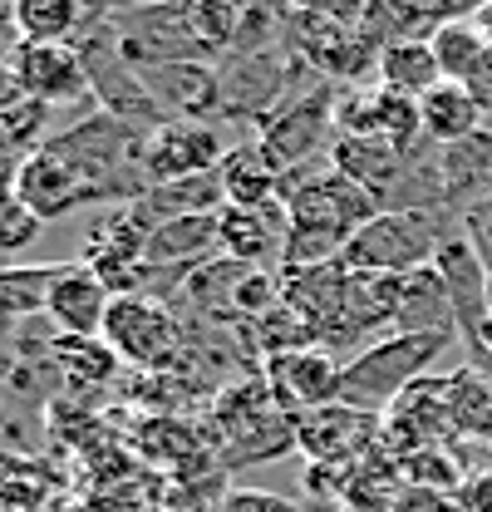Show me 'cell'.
Returning <instances> with one entry per match:
<instances>
[{
    "label": "cell",
    "mask_w": 492,
    "mask_h": 512,
    "mask_svg": "<svg viewBox=\"0 0 492 512\" xmlns=\"http://www.w3.org/2000/svg\"><path fill=\"white\" fill-rule=\"evenodd\" d=\"M207 444L222 468L271 463L286 448H296V419L271 399L261 370L251 380L222 384L207 404Z\"/></svg>",
    "instance_id": "cell-1"
},
{
    "label": "cell",
    "mask_w": 492,
    "mask_h": 512,
    "mask_svg": "<svg viewBox=\"0 0 492 512\" xmlns=\"http://www.w3.org/2000/svg\"><path fill=\"white\" fill-rule=\"evenodd\" d=\"M448 340L453 335H429V330H399V335L374 340L340 365V399L369 414H384L414 380L433 375Z\"/></svg>",
    "instance_id": "cell-2"
},
{
    "label": "cell",
    "mask_w": 492,
    "mask_h": 512,
    "mask_svg": "<svg viewBox=\"0 0 492 512\" xmlns=\"http://www.w3.org/2000/svg\"><path fill=\"white\" fill-rule=\"evenodd\" d=\"M443 247L438 217L424 207H384L379 217H369L365 227L345 242L340 266L345 271H379V276H414L433 266V256Z\"/></svg>",
    "instance_id": "cell-3"
},
{
    "label": "cell",
    "mask_w": 492,
    "mask_h": 512,
    "mask_svg": "<svg viewBox=\"0 0 492 512\" xmlns=\"http://www.w3.org/2000/svg\"><path fill=\"white\" fill-rule=\"evenodd\" d=\"M104 340L114 345L128 370L148 375V370H173L183 365L192 340L187 325L173 306H163L158 296H114V311L104 320Z\"/></svg>",
    "instance_id": "cell-4"
},
{
    "label": "cell",
    "mask_w": 492,
    "mask_h": 512,
    "mask_svg": "<svg viewBox=\"0 0 492 512\" xmlns=\"http://www.w3.org/2000/svg\"><path fill=\"white\" fill-rule=\"evenodd\" d=\"M183 301L192 316L207 320H261L281 301V276H271L266 266H246L232 256H217L207 266H197L183 276Z\"/></svg>",
    "instance_id": "cell-5"
},
{
    "label": "cell",
    "mask_w": 492,
    "mask_h": 512,
    "mask_svg": "<svg viewBox=\"0 0 492 512\" xmlns=\"http://www.w3.org/2000/svg\"><path fill=\"white\" fill-rule=\"evenodd\" d=\"M123 45V60L133 69H153V64H178V60H212L192 30L187 0H133L109 20Z\"/></svg>",
    "instance_id": "cell-6"
},
{
    "label": "cell",
    "mask_w": 492,
    "mask_h": 512,
    "mask_svg": "<svg viewBox=\"0 0 492 512\" xmlns=\"http://www.w3.org/2000/svg\"><path fill=\"white\" fill-rule=\"evenodd\" d=\"M5 60L15 69L25 99H40L50 104L55 114L60 109H99L94 99V79H89V64L79 55L74 40H60V45H40V40H15L5 50Z\"/></svg>",
    "instance_id": "cell-7"
},
{
    "label": "cell",
    "mask_w": 492,
    "mask_h": 512,
    "mask_svg": "<svg viewBox=\"0 0 492 512\" xmlns=\"http://www.w3.org/2000/svg\"><path fill=\"white\" fill-rule=\"evenodd\" d=\"M335 99L330 89H310V94H296L286 99L271 119H261L256 138L266 143V153L296 173V168H310L315 158H330V143H335Z\"/></svg>",
    "instance_id": "cell-8"
},
{
    "label": "cell",
    "mask_w": 492,
    "mask_h": 512,
    "mask_svg": "<svg viewBox=\"0 0 492 512\" xmlns=\"http://www.w3.org/2000/svg\"><path fill=\"white\" fill-rule=\"evenodd\" d=\"M379 439H384V414L355 409L345 399L296 419V453L320 468H355L379 448Z\"/></svg>",
    "instance_id": "cell-9"
},
{
    "label": "cell",
    "mask_w": 492,
    "mask_h": 512,
    "mask_svg": "<svg viewBox=\"0 0 492 512\" xmlns=\"http://www.w3.org/2000/svg\"><path fill=\"white\" fill-rule=\"evenodd\" d=\"M222 158H227V138L207 119H168L153 133H143V178H148V188L217 173Z\"/></svg>",
    "instance_id": "cell-10"
},
{
    "label": "cell",
    "mask_w": 492,
    "mask_h": 512,
    "mask_svg": "<svg viewBox=\"0 0 492 512\" xmlns=\"http://www.w3.org/2000/svg\"><path fill=\"white\" fill-rule=\"evenodd\" d=\"M448 439H458L453 409H448V375L414 380L384 409V439H379V448L394 463H404L409 453H424V448H443Z\"/></svg>",
    "instance_id": "cell-11"
},
{
    "label": "cell",
    "mask_w": 492,
    "mask_h": 512,
    "mask_svg": "<svg viewBox=\"0 0 492 512\" xmlns=\"http://www.w3.org/2000/svg\"><path fill=\"white\" fill-rule=\"evenodd\" d=\"M222 79V119H271L291 99V64L271 50H232L217 60Z\"/></svg>",
    "instance_id": "cell-12"
},
{
    "label": "cell",
    "mask_w": 492,
    "mask_h": 512,
    "mask_svg": "<svg viewBox=\"0 0 492 512\" xmlns=\"http://www.w3.org/2000/svg\"><path fill=\"white\" fill-rule=\"evenodd\" d=\"M261 380L291 419H301V414H315V409L340 399V355L325 345L281 350V355L261 360Z\"/></svg>",
    "instance_id": "cell-13"
},
{
    "label": "cell",
    "mask_w": 492,
    "mask_h": 512,
    "mask_svg": "<svg viewBox=\"0 0 492 512\" xmlns=\"http://www.w3.org/2000/svg\"><path fill=\"white\" fill-rule=\"evenodd\" d=\"M143 89L153 94V104L163 109V119H217L222 114V79L217 60H178V64H153L138 69Z\"/></svg>",
    "instance_id": "cell-14"
},
{
    "label": "cell",
    "mask_w": 492,
    "mask_h": 512,
    "mask_svg": "<svg viewBox=\"0 0 492 512\" xmlns=\"http://www.w3.org/2000/svg\"><path fill=\"white\" fill-rule=\"evenodd\" d=\"M109 311H114V291H109V281L89 261H60L55 266V286H50V301H45V320L60 335H104Z\"/></svg>",
    "instance_id": "cell-15"
},
{
    "label": "cell",
    "mask_w": 492,
    "mask_h": 512,
    "mask_svg": "<svg viewBox=\"0 0 492 512\" xmlns=\"http://www.w3.org/2000/svg\"><path fill=\"white\" fill-rule=\"evenodd\" d=\"M15 197L40 217V222H60L74 207H89L94 197L84 188V178L64 163L55 148H40L20 163V178H15Z\"/></svg>",
    "instance_id": "cell-16"
},
{
    "label": "cell",
    "mask_w": 492,
    "mask_h": 512,
    "mask_svg": "<svg viewBox=\"0 0 492 512\" xmlns=\"http://www.w3.org/2000/svg\"><path fill=\"white\" fill-rule=\"evenodd\" d=\"M325 163L335 173H345L350 183H360L365 192H374L379 202H389L409 173V153H399L394 143H384L374 133H335Z\"/></svg>",
    "instance_id": "cell-17"
},
{
    "label": "cell",
    "mask_w": 492,
    "mask_h": 512,
    "mask_svg": "<svg viewBox=\"0 0 492 512\" xmlns=\"http://www.w3.org/2000/svg\"><path fill=\"white\" fill-rule=\"evenodd\" d=\"M286 202L276 207H222L217 212V237H222V256L246 261V266H266L271 256L286 252Z\"/></svg>",
    "instance_id": "cell-18"
},
{
    "label": "cell",
    "mask_w": 492,
    "mask_h": 512,
    "mask_svg": "<svg viewBox=\"0 0 492 512\" xmlns=\"http://www.w3.org/2000/svg\"><path fill=\"white\" fill-rule=\"evenodd\" d=\"M217 173H222V188H227L232 207H276V202H286V168L266 153L261 138L227 148Z\"/></svg>",
    "instance_id": "cell-19"
},
{
    "label": "cell",
    "mask_w": 492,
    "mask_h": 512,
    "mask_svg": "<svg viewBox=\"0 0 492 512\" xmlns=\"http://www.w3.org/2000/svg\"><path fill=\"white\" fill-rule=\"evenodd\" d=\"M45 355H50V370H55L74 394L104 389V384L119 380V370H123V360L114 355V345H109L104 335H55V345H50Z\"/></svg>",
    "instance_id": "cell-20"
},
{
    "label": "cell",
    "mask_w": 492,
    "mask_h": 512,
    "mask_svg": "<svg viewBox=\"0 0 492 512\" xmlns=\"http://www.w3.org/2000/svg\"><path fill=\"white\" fill-rule=\"evenodd\" d=\"M374 84H384V89H394V94H409V99H424L429 89L443 84V69L433 60L429 50V35H409V40H389V45H379V55H374Z\"/></svg>",
    "instance_id": "cell-21"
},
{
    "label": "cell",
    "mask_w": 492,
    "mask_h": 512,
    "mask_svg": "<svg viewBox=\"0 0 492 512\" xmlns=\"http://www.w3.org/2000/svg\"><path fill=\"white\" fill-rule=\"evenodd\" d=\"M419 119H424V138L438 148H453V143H468L483 133V109L478 99L463 89V84H438L419 99Z\"/></svg>",
    "instance_id": "cell-22"
},
{
    "label": "cell",
    "mask_w": 492,
    "mask_h": 512,
    "mask_svg": "<svg viewBox=\"0 0 492 512\" xmlns=\"http://www.w3.org/2000/svg\"><path fill=\"white\" fill-rule=\"evenodd\" d=\"M404 493H409V483H404L399 463L384 448H374L365 463L350 468L345 493H340V512H399Z\"/></svg>",
    "instance_id": "cell-23"
},
{
    "label": "cell",
    "mask_w": 492,
    "mask_h": 512,
    "mask_svg": "<svg viewBox=\"0 0 492 512\" xmlns=\"http://www.w3.org/2000/svg\"><path fill=\"white\" fill-rule=\"evenodd\" d=\"M143 217L158 227L168 217H202V212H222L227 207V188H222V173H202V178H183V183H163V188H148L138 197Z\"/></svg>",
    "instance_id": "cell-24"
},
{
    "label": "cell",
    "mask_w": 492,
    "mask_h": 512,
    "mask_svg": "<svg viewBox=\"0 0 492 512\" xmlns=\"http://www.w3.org/2000/svg\"><path fill=\"white\" fill-rule=\"evenodd\" d=\"M429 50L448 84H468V74L483 64V55H488L492 45H488V35H483V25L468 15V20H448V25L429 30Z\"/></svg>",
    "instance_id": "cell-25"
},
{
    "label": "cell",
    "mask_w": 492,
    "mask_h": 512,
    "mask_svg": "<svg viewBox=\"0 0 492 512\" xmlns=\"http://www.w3.org/2000/svg\"><path fill=\"white\" fill-rule=\"evenodd\" d=\"M50 286H55V266H0V320L25 325L45 316Z\"/></svg>",
    "instance_id": "cell-26"
},
{
    "label": "cell",
    "mask_w": 492,
    "mask_h": 512,
    "mask_svg": "<svg viewBox=\"0 0 492 512\" xmlns=\"http://www.w3.org/2000/svg\"><path fill=\"white\" fill-rule=\"evenodd\" d=\"M15 30L40 45L74 40L84 30V0H15Z\"/></svg>",
    "instance_id": "cell-27"
},
{
    "label": "cell",
    "mask_w": 492,
    "mask_h": 512,
    "mask_svg": "<svg viewBox=\"0 0 492 512\" xmlns=\"http://www.w3.org/2000/svg\"><path fill=\"white\" fill-rule=\"evenodd\" d=\"M187 15H192V30H197V40H202V50L212 60H222V55L237 50L246 0H187Z\"/></svg>",
    "instance_id": "cell-28"
},
{
    "label": "cell",
    "mask_w": 492,
    "mask_h": 512,
    "mask_svg": "<svg viewBox=\"0 0 492 512\" xmlns=\"http://www.w3.org/2000/svg\"><path fill=\"white\" fill-rule=\"evenodd\" d=\"M448 409H453V429L458 434H478L492 424V380H483L473 365L448 375Z\"/></svg>",
    "instance_id": "cell-29"
},
{
    "label": "cell",
    "mask_w": 492,
    "mask_h": 512,
    "mask_svg": "<svg viewBox=\"0 0 492 512\" xmlns=\"http://www.w3.org/2000/svg\"><path fill=\"white\" fill-rule=\"evenodd\" d=\"M0 133L10 138V148H15L20 158H30V153H40L60 128H55V109H50V104H40V99H20L10 114H0Z\"/></svg>",
    "instance_id": "cell-30"
},
{
    "label": "cell",
    "mask_w": 492,
    "mask_h": 512,
    "mask_svg": "<svg viewBox=\"0 0 492 512\" xmlns=\"http://www.w3.org/2000/svg\"><path fill=\"white\" fill-rule=\"evenodd\" d=\"M399 473H404L409 488H429V493H458V488H463V463L448 453V444L409 453V458L399 463Z\"/></svg>",
    "instance_id": "cell-31"
},
{
    "label": "cell",
    "mask_w": 492,
    "mask_h": 512,
    "mask_svg": "<svg viewBox=\"0 0 492 512\" xmlns=\"http://www.w3.org/2000/svg\"><path fill=\"white\" fill-rule=\"evenodd\" d=\"M40 232H45V222L15 192L0 197V256H15V252H25V247H35Z\"/></svg>",
    "instance_id": "cell-32"
},
{
    "label": "cell",
    "mask_w": 492,
    "mask_h": 512,
    "mask_svg": "<svg viewBox=\"0 0 492 512\" xmlns=\"http://www.w3.org/2000/svg\"><path fill=\"white\" fill-rule=\"evenodd\" d=\"M217 512H306V508L291 503L286 493H271V488H232Z\"/></svg>",
    "instance_id": "cell-33"
},
{
    "label": "cell",
    "mask_w": 492,
    "mask_h": 512,
    "mask_svg": "<svg viewBox=\"0 0 492 512\" xmlns=\"http://www.w3.org/2000/svg\"><path fill=\"white\" fill-rule=\"evenodd\" d=\"M404 5H409V15H414L419 25H429V30L448 25V20H468V15H478L473 0H404Z\"/></svg>",
    "instance_id": "cell-34"
},
{
    "label": "cell",
    "mask_w": 492,
    "mask_h": 512,
    "mask_svg": "<svg viewBox=\"0 0 492 512\" xmlns=\"http://www.w3.org/2000/svg\"><path fill=\"white\" fill-rule=\"evenodd\" d=\"M463 227H468V242L478 247V256L492 266V197L473 202V207L463 212Z\"/></svg>",
    "instance_id": "cell-35"
},
{
    "label": "cell",
    "mask_w": 492,
    "mask_h": 512,
    "mask_svg": "<svg viewBox=\"0 0 492 512\" xmlns=\"http://www.w3.org/2000/svg\"><path fill=\"white\" fill-rule=\"evenodd\" d=\"M458 508L463 512H492V473H468V478H463Z\"/></svg>",
    "instance_id": "cell-36"
},
{
    "label": "cell",
    "mask_w": 492,
    "mask_h": 512,
    "mask_svg": "<svg viewBox=\"0 0 492 512\" xmlns=\"http://www.w3.org/2000/svg\"><path fill=\"white\" fill-rule=\"evenodd\" d=\"M473 99H478V109H483V119H492V50L483 55V64L468 74V84H463Z\"/></svg>",
    "instance_id": "cell-37"
},
{
    "label": "cell",
    "mask_w": 492,
    "mask_h": 512,
    "mask_svg": "<svg viewBox=\"0 0 492 512\" xmlns=\"http://www.w3.org/2000/svg\"><path fill=\"white\" fill-rule=\"evenodd\" d=\"M399 512H463L458 503H448V493H429V488H409Z\"/></svg>",
    "instance_id": "cell-38"
},
{
    "label": "cell",
    "mask_w": 492,
    "mask_h": 512,
    "mask_svg": "<svg viewBox=\"0 0 492 512\" xmlns=\"http://www.w3.org/2000/svg\"><path fill=\"white\" fill-rule=\"evenodd\" d=\"M20 163H25V158H20V153L10 148V138L0 133V197H10V192H15V178H20Z\"/></svg>",
    "instance_id": "cell-39"
},
{
    "label": "cell",
    "mask_w": 492,
    "mask_h": 512,
    "mask_svg": "<svg viewBox=\"0 0 492 512\" xmlns=\"http://www.w3.org/2000/svg\"><path fill=\"white\" fill-rule=\"evenodd\" d=\"M20 99H25V89H20V79H15L10 60L0 55V114H10V109H15Z\"/></svg>",
    "instance_id": "cell-40"
},
{
    "label": "cell",
    "mask_w": 492,
    "mask_h": 512,
    "mask_svg": "<svg viewBox=\"0 0 492 512\" xmlns=\"http://www.w3.org/2000/svg\"><path fill=\"white\" fill-rule=\"evenodd\" d=\"M0 40H5V45L20 40V30H15V0H0Z\"/></svg>",
    "instance_id": "cell-41"
},
{
    "label": "cell",
    "mask_w": 492,
    "mask_h": 512,
    "mask_svg": "<svg viewBox=\"0 0 492 512\" xmlns=\"http://www.w3.org/2000/svg\"><path fill=\"white\" fill-rule=\"evenodd\" d=\"M473 20H478V25H483V35H488V45H492V5H483V10H478V15H473Z\"/></svg>",
    "instance_id": "cell-42"
},
{
    "label": "cell",
    "mask_w": 492,
    "mask_h": 512,
    "mask_svg": "<svg viewBox=\"0 0 492 512\" xmlns=\"http://www.w3.org/2000/svg\"><path fill=\"white\" fill-rule=\"evenodd\" d=\"M488 316H492V266H488Z\"/></svg>",
    "instance_id": "cell-43"
},
{
    "label": "cell",
    "mask_w": 492,
    "mask_h": 512,
    "mask_svg": "<svg viewBox=\"0 0 492 512\" xmlns=\"http://www.w3.org/2000/svg\"><path fill=\"white\" fill-rule=\"evenodd\" d=\"M473 5H478V10H483V5H492V0H473Z\"/></svg>",
    "instance_id": "cell-44"
}]
</instances>
